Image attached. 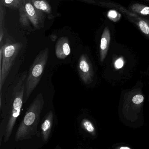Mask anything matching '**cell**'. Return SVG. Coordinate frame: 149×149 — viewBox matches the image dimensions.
Returning <instances> with one entry per match:
<instances>
[{
    "label": "cell",
    "mask_w": 149,
    "mask_h": 149,
    "mask_svg": "<svg viewBox=\"0 0 149 149\" xmlns=\"http://www.w3.org/2000/svg\"><path fill=\"white\" fill-rule=\"evenodd\" d=\"M44 104L43 95L40 93L29 107L16 132V142L29 139L36 135L41 113Z\"/></svg>",
    "instance_id": "6da1fadb"
},
{
    "label": "cell",
    "mask_w": 149,
    "mask_h": 149,
    "mask_svg": "<svg viewBox=\"0 0 149 149\" xmlns=\"http://www.w3.org/2000/svg\"><path fill=\"white\" fill-rule=\"evenodd\" d=\"M27 75L26 70L23 72L18 77L14 87L11 108L4 134L5 143L8 142L10 139L16 120L20 115L24 99Z\"/></svg>",
    "instance_id": "7a4b0ae2"
},
{
    "label": "cell",
    "mask_w": 149,
    "mask_h": 149,
    "mask_svg": "<svg viewBox=\"0 0 149 149\" xmlns=\"http://www.w3.org/2000/svg\"><path fill=\"white\" fill-rule=\"evenodd\" d=\"M49 55L48 48L40 52L30 67L27 77L24 102H26L40 82Z\"/></svg>",
    "instance_id": "3957f363"
},
{
    "label": "cell",
    "mask_w": 149,
    "mask_h": 149,
    "mask_svg": "<svg viewBox=\"0 0 149 149\" xmlns=\"http://www.w3.org/2000/svg\"><path fill=\"white\" fill-rule=\"evenodd\" d=\"M22 47L20 42H13L8 39L0 48V91Z\"/></svg>",
    "instance_id": "277c9868"
},
{
    "label": "cell",
    "mask_w": 149,
    "mask_h": 149,
    "mask_svg": "<svg viewBox=\"0 0 149 149\" xmlns=\"http://www.w3.org/2000/svg\"><path fill=\"white\" fill-rule=\"evenodd\" d=\"M19 9L20 22L23 26L29 24V21L36 29H39L44 22L43 13L37 10L32 4V0H21Z\"/></svg>",
    "instance_id": "5b68a950"
},
{
    "label": "cell",
    "mask_w": 149,
    "mask_h": 149,
    "mask_svg": "<svg viewBox=\"0 0 149 149\" xmlns=\"http://www.w3.org/2000/svg\"><path fill=\"white\" fill-rule=\"evenodd\" d=\"M77 68L80 77L84 84H89L93 81L94 75L93 67L86 54H83L80 56Z\"/></svg>",
    "instance_id": "8992f818"
},
{
    "label": "cell",
    "mask_w": 149,
    "mask_h": 149,
    "mask_svg": "<svg viewBox=\"0 0 149 149\" xmlns=\"http://www.w3.org/2000/svg\"><path fill=\"white\" fill-rule=\"evenodd\" d=\"M70 53L71 49L68 37H61L59 38L55 47L56 55L57 58L64 60L70 54Z\"/></svg>",
    "instance_id": "52a82bcc"
},
{
    "label": "cell",
    "mask_w": 149,
    "mask_h": 149,
    "mask_svg": "<svg viewBox=\"0 0 149 149\" xmlns=\"http://www.w3.org/2000/svg\"><path fill=\"white\" fill-rule=\"evenodd\" d=\"M54 118V114L51 111L48 112L44 117L41 126L42 137L43 142H47L49 139L53 127Z\"/></svg>",
    "instance_id": "ba28073f"
},
{
    "label": "cell",
    "mask_w": 149,
    "mask_h": 149,
    "mask_svg": "<svg viewBox=\"0 0 149 149\" xmlns=\"http://www.w3.org/2000/svg\"><path fill=\"white\" fill-rule=\"evenodd\" d=\"M111 41V33L109 27L106 26L104 29L101 37L100 46V60L103 62L108 54Z\"/></svg>",
    "instance_id": "9c48e42d"
},
{
    "label": "cell",
    "mask_w": 149,
    "mask_h": 149,
    "mask_svg": "<svg viewBox=\"0 0 149 149\" xmlns=\"http://www.w3.org/2000/svg\"><path fill=\"white\" fill-rule=\"evenodd\" d=\"M32 4L37 10L48 15L49 18L52 16L51 7L47 0H32Z\"/></svg>",
    "instance_id": "30bf717a"
},
{
    "label": "cell",
    "mask_w": 149,
    "mask_h": 149,
    "mask_svg": "<svg viewBox=\"0 0 149 149\" xmlns=\"http://www.w3.org/2000/svg\"><path fill=\"white\" fill-rule=\"evenodd\" d=\"M134 23L137 26L142 33L149 38V20L139 17L134 22Z\"/></svg>",
    "instance_id": "8fae6325"
},
{
    "label": "cell",
    "mask_w": 149,
    "mask_h": 149,
    "mask_svg": "<svg viewBox=\"0 0 149 149\" xmlns=\"http://www.w3.org/2000/svg\"><path fill=\"white\" fill-rule=\"evenodd\" d=\"M130 11L136 14L149 15V7L142 4L136 3L130 6Z\"/></svg>",
    "instance_id": "7c38bea8"
},
{
    "label": "cell",
    "mask_w": 149,
    "mask_h": 149,
    "mask_svg": "<svg viewBox=\"0 0 149 149\" xmlns=\"http://www.w3.org/2000/svg\"><path fill=\"white\" fill-rule=\"evenodd\" d=\"M0 5L13 10L19 9L21 6V0H0Z\"/></svg>",
    "instance_id": "4fadbf2b"
},
{
    "label": "cell",
    "mask_w": 149,
    "mask_h": 149,
    "mask_svg": "<svg viewBox=\"0 0 149 149\" xmlns=\"http://www.w3.org/2000/svg\"><path fill=\"white\" fill-rule=\"evenodd\" d=\"M81 125L82 127L88 133L92 136H95V128L91 121L87 118H84L82 120Z\"/></svg>",
    "instance_id": "5bb4252c"
},
{
    "label": "cell",
    "mask_w": 149,
    "mask_h": 149,
    "mask_svg": "<svg viewBox=\"0 0 149 149\" xmlns=\"http://www.w3.org/2000/svg\"><path fill=\"white\" fill-rule=\"evenodd\" d=\"M5 9L4 7L0 5V42H2L4 36V18Z\"/></svg>",
    "instance_id": "9a60e30c"
},
{
    "label": "cell",
    "mask_w": 149,
    "mask_h": 149,
    "mask_svg": "<svg viewBox=\"0 0 149 149\" xmlns=\"http://www.w3.org/2000/svg\"><path fill=\"white\" fill-rule=\"evenodd\" d=\"M107 16L111 20L114 22H116L119 20L121 18V15L116 10H111L108 12Z\"/></svg>",
    "instance_id": "2e32d148"
},
{
    "label": "cell",
    "mask_w": 149,
    "mask_h": 149,
    "mask_svg": "<svg viewBox=\"0 0 149 149\" xmlns=\"http://www.w3.org/2000/svg\"><path fill=\"white\" fill-rule=\"evenodd\" d=\"M124 65V60L122 57H118L114 62V67L116 70L122 68Z\"/></svg>",
    "instance_id": "e0dca14e"
},
{
    "label": "cell",
    "mask_w": 149,
    "mask_h": 149,
    "mask_svg": "<svg viewBox=\"0 0 149 149\" xmlns=\"http://www.w3.org/2000/svg\"><path fill=\"white\" fill-rule=\"evenodd\" d=\"M119 149H131L130 147H128V146H125V147H124V146H123V147H119Z\"/></svg>",
    "instance_id": "ac0fdd59"
},
{
    "label": "cell",
    "mask_w": 149,
    "mask_h": 149,
    "mask_svg": "<svg viewBox=\"0 0 149 149\" xmlns=\"http://www.w3.org/2000/svg\"><path fill=\"white\" fill-rule=\"evenodd\" d=\"M147 1H149V0H147Z\"/></svg>",
    "instance_id": "d6986e66"
}]
</instances>
